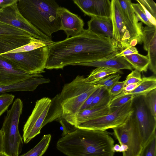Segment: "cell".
Wrapping results in <instances>:
<instances>
[{
	"label": "cell",
	"instance_id": "836d02e7",
	"mask_svg": "<svg viewBox=\"0 0 156 156\" xmlns=\"http://www.w3.org/2000/svg\"><path fill=\"white\" fill-rule=\"evenodd\" d=\"M131 6L138 21H141L142 23H144L149 27H155L149 22L143 8L139 4L132 3Z\"/></svg>",
	"mask_w": 156,
	"mask_h": 156
},
{
	"label": "cell",
	"instance_id": "5b68a950",
	"mask_svg": "<svg viewBox=\"0 0 156 156\" xmlns=\"http://www.w3.org/2000/svg\"><path fill=\"white\" fill-rule=\"evenodd\" d=\"M23 105L22 101L16 98L11 108L7 110L2 128L4 153L9 156H19L23 145L18 126Z\"/></svg>",
	"mask_w": 156,
	"mask_h": 156
},
{
	"label": "cell",
	"instance_id": "6da1fadb",
	"mask_svg": "<svg viewBox=\"0 0 156 156\" xmlns=\"http://www.w3.org/2000/svg\"><path fill=\"white\" fill-rule=\"evenodd\" d=\"M112 38L84 29L80 34L54 42L49 46L45 69H63L66 66L108 58L119 52Z\"/></svg>",
	"mask_w": 156,
	"mask_h": 156
},
{
	"label": "cell",
	"instance_id": "5bb4252c",
	"mask_svg": "<svg viewBox=\"0 0 156 156\" xmlns=\"http://www.w3.org/2000/svg\"><path fill=\"white\" fill-rule=\"evenodd\" d=\"M123 19L131 36L130 46L134 47L142 43V23L138 21L131 6L130 0H118Z\"/></svg>",
	"mask_w": 156,
	"mask_h": 156
},
{
	"label": "cell",
	"instance_id": "d6986e66",
	"mask_svg": "<svg viewBox=\"0 0 156 156\" xmlns=\"http://www.w3.org/2000/svg\"><path fill=\"white\" fill-rule=\"evenodd\" d=\"M50 82L49 79L44 78L43 76L32 77L15 84L0 86V94L9 92L33 91L40 84Z\"/></svg>",
	"mask_w": 156,
	"mask_h": 156
},
{
	"label": "cell",
	"instance_id": "2e32d148",
	"mask_svg": "<svg viewBox=\"0 0 156 156\" xmlns=\"http://www.w3.org/2000/svg\"><path fill=\"white\" fill-rule=\"evenodd\" d=\"M85 15L90 17L111 18V2L109 0H73Z\"/></svg>",
	"mask_w": 156,
	"mask_h": 156
},
{
	"label": "cell",
	"instance_id": "9c48e42d",
	"mask_svg": "<svg viewBox=\"0 0 156 156\" xmlns=\"http://www.w3.org/2000/svg\"><path fill=\"white\" fill-rule=\"evenodd\" d=\"M18 0L0 7V21L23 30L38 39L53 42L51 38L46 36L30 23L20 12Z\"/></svg>",
	"mask_w": 156,
	"mask_h": 156
},
{
	"label": "cell",
	"instance_id": "e575fe53",
	"mask_svg": "<svg viewBox=\"0 0 156 156\" xmlns=\"http://www.w3.org/2000/svg\"><path fill=\"white\" fill-rule=\"evenodd\" d=\"M15 96L12 94L4 93L0 95V117L13 102Z\"/></svg>",
	"mask_w": 156,
	"mask_h": 156
},
{
	"label": "cell",
	"instance_id": "3957f363",
	"mask_svg": "<svg viewBox=\"0 0 156 156\" xmlns=\"http://www.w3.org/2000/svg\"><path fill=\"white\" fill-rule=\"evenodd\" d=\"M17 5L24 17L46 36L51 38L53 33L60 30V6L55 1L18 0Z\"/></svg>",
	"mask_w": 156,
	"mask_h": 156
},
{
	"label": "cell",
	"instance_id": "7c38bea8",
	"mask_svg": "<svg viewBox=\"0 0 156 156\" xmlns=\"http://www.w3.org/2000/svg\"><path fill=\"white\" fill-rule=\"evenodd\" d=\"M33 37L23 30L0 21V55L28 44Z\"/></svg>",
	"mask_w": 156,
	"mask_h": 156
},
{
	"label": "cell",
	"instance_id": "ee69618b",
	"mask_svg": "<svg viewBox=\"0 0 156 156\" xmlns=\"http://www.w3.org/2000/svg\"><path fill=\"white\" fill-rule=\"evenodd\" d=\"M0 152H4L3 147V133L1 129L0 130Z\"/></svg>",
	"mask_w": 156,
	"mask_h": 156
},
{
	"label": "cell",
	"instance_id": "ab89813d",
	"mask_svg": "<svg viewBox=\"0 0 156 156\" xmlns=\"http://www.w3.org/2000/svg\"><path fill=\"white\" fill-rule=\"evenodd\" d=\"M137 53H138V51L136 48L134 47L129 46L117 54L116 56L118 57H124L126 55Z\"/></svg>",
	"mask_w": 156,
	"mask_h": 156
},
{
	"label": "cell",
	"instance_id": "f35d334b",
	"mask_svg": "<svg viewBox=\"0 0 156 156\" xmlns=\"http://www.w3.org/2000/svg\"><path fill=\"white\" fill-rule=\"evenodd\" d=\"M57 121L59 122L63 127V132L62 134V136L73 131L77 128L75 126L67 122L62 117Z\"/></svg>",
	"mask_w": 156,
	"mask_h": 156
},
{
	"label": "cell",
	"instance_id": "f546056e",
	"mask_svg": "<svg viewBox=\"0 0 156 156\" xmlns=\"http://www.w3.org/2000/svg\"><path fill=\"white\" fill-rule=\"evenodd\" d=\"M134 96L132 94H125L122 92L114 97L108 104L111 112L119 108L133 99Z\"/></svg>",
	"mask_w": 156,
	"mask_h": 156
},
{
	"label": "cell",
	"instance_id": "ba28073f",
	"mask_svg": "<svg viewBox=\"0 0 156 156\" xmlns=\"http://www.w3.org/2000/svg\"><path fill=\"white\" fill-rule=\"evenodd\" d=\"M132 100L109 113L82 123L76 128L105 131L118 127L124 124L132 113Z\"/></svg>",
	"mask_w": 156,
	"mask_h": 156
},
{
	"label": "cell",
	"instance_id": "f6af8a7d",
	"mask_svg": "<svg viewBox=\"0 0 156 156\" xmlns=\"http://www.w3.org/2000/svg\"><path fill=\"white\" fill-rule=\"evenodd\" d=\"M15 0H0V7L5 6L13 2Z\"/></svg>",
	"mask_w": 156,
	"mask_h": 156
},
{
	"label": "cell",
	"instance_id": "d6a6232c",
	"mask_svg": "<svg viewBox=\"0 0 156 156\" xmlns=\"http://www.w3.org/2000/svg\"><path fill=\"white\" fill-rule=\"evenodd\" d=\"M145 103L154 118L156 119V89L144 96Z\"/></svg>",
	"mask_w": 156,
	"mask_h": 156
},
{
	"label": "cell",
	"instance_id": "30bf717a",
	"mask_svg": "<svg viewBox=\"0 0 156 156\" xmlns=\"http://www.w3.org/2000/svg\"><path fill=\"white\" fill-rule=\"evenodd\" d=\"M132 107L143 138L144 146L156 132V119L147 106L144 95L135 97L132 100Z\"/></svg>",
	"mask_w": 156,
	"mask_h": 156
},
{
	"label": "cell",
	"instance_id": "4fadbf2b",
	"mask_svg": "<svg viewBox=\"0 0 156 156\" xmlns=\"http://www.w3.org/2000/svg\"><path fill=\"white\" fill-rule=\"evenodd\" d=\"M111 2L113 38L117 42L119 48L124 49L130 46L131 36L123 19L118 0H112Z\"/></svg>",
	"mask_w": 156,
	"mask_h": 156
},
{
	"label": "cell",
	"instance_id": "52a82bcc",
	"mask_svg": "<svg viewBox=\"0 0 156 156\" xmlns=\"http://www.w3.org/2000/svg\"><path fill=\"white\" fill-rule=\"evenodd\" d=\"M49 46L27 52L5 54L0 55L19 69L30 74L45 72Z\"/></svg>",
	"mask_w": 156,
	"mask_h": 156
},
{
	"label": "cell",
	"instance_id": "d4e9b609",
	"mask_svg": "<svg viewBox=\"0 0 156 156\" xmlns=\"http://www.w3.org/2000/svg\"><path fill=\"white\" fill-rule=\"evenodd\" d=\"M62 107L57 94L52 99L47 116L43 124V127L48 123L57 121L62 117Z\"/></svg>",
	"mask_w": 156,
	"mask_h": 156
},
{
	"label": "cell",
	"instance_id": "60d3db41",
	"mask_svg": "<svg viewBox=\"0 0 156 156\" xmlns=\"http://www.w3.org/2000/svg\"><path fill=\"white\" fill-rule=\"evenodd\" d=\"M100 87L95 90L87 98L83 105L80 110L88 108L89 107L92 103L94 98L99 92Z\"/></svg>",
	"mask_w": 156,
	"mask_h": 156
},
{
	"label": "cell",
	"instance_id": "ac0fdd59",
	"mask_svg": "<svg viewBox=\"0 0 156 156\" xmlns=\"http://www.w3.org/2000/svg\"><path fill=\"white\" fill-rule=\"evenodd\" d=\"M144 48L147 51L149 60L148 68L156 74V27L146 26L142 30Z\"/></svg>",
	"mask_w": 156,
	"mask_h": 156
},
{
	"label": "cell",
	"instance_id": "74e56055",
	"mask_svg": "<svg viewBox=\"0 0 156 156\" xmlns=\"http://www.w3.org/2000/svg\"><path fill=\"white\" fill-rule=\"evenodd\" d=\"M125 81L117 82L108 90L109 94L113 97L121 93L124 87Z\"/></svg>",
	"mask_w": 156,
	"mask_h": 156
},
{
	"label": "cell",
	"instance_id": "d590c367",
	"mask_svg": "<svg viewBox=\"0 0 156 156\" xmlns=\"http://www.w3.org/2000/svg\"><path fill=\"white\" fill-rule=\"evenodd\" d=\"M142 80L141 72L136 69L133 70L126 77L124 86L129 84L140 82Z\"/></svg>",
	"mask_w": 156,
	"mask_h": 156
},
{
	"label": "cell",
	"instance_id": "484cf974",
	"mask_svg": "<svg viewBox=\"0 0 156 156\" xmlns=\"http://www.w3.org/2000/svg\"><path fill=\"white\" fill-rule=\"evenodd\" d=\"M120 72V70L110 67H97L86 77L87 80L89 82L95 83L109 75L117 73Z\"/></svg>",
	"mask_w": 156,
	"mask_h": 156
},
{
	"label": "cell",
	"instance_id": "f1b7e54d",
	"mask_svg": "<svg viewBox=\"0 0 156 156\" xmlns=\"http://www.w3.org/2000/svg\"><path fill=\"white\" fill-rule=\"evenodd\" d=\"M113 97L105 88L100 87L99 92L88 108L102 107L108 105Z\"/></svg>",
	"mask_w": 156,
	"mask_h": 156
},
{
	"label": "cell",
	"instance_id": "4316f807",
	"mask_svg": "<svg viewBox=\"0 0 156 156\" xmlns=\"http://www.w3.org/2000/svg\"><path fill=\"white\" fill-rule=\"evenodd\" d=\"M51 138L50 134L44 135L40 141L33 148L20 156H42L47 149Z\"/></svg>",
	"mask_w": 156,
	"mask_h": 156
},
{
	"label": "cell",
	"instance_id": "8992f818",
	"mask_svg": "<svg viewBox=\"0 0 156 156\" xmlns=\"http://www.w3.org/2000/svg\"><path fill=\"white\" fill-rule=\"evenodd\" d=\"M113 129L120 144L119 152H122L123 156H140L143 140L133 112L124 124Z\"/></svg>",
	"mask_w": 156,
	"mask_h": 156
},
{
	"label": "cell",
	"instance_id": "ffe728a7",
	"mask_svg": "<svg viewBox=\"0 0 156 156\" xmlns=\"http://www.w3.org/2000/svg\"><path fill=\"white\" fill-rule=\"evenodd\" d=\"M87 25L89 31L98 35L113 38V25L111 18L91 17Z\"/></svg>",
	"mask_w": 156,
	"mask_h": 156
},
{
	"label": "cell",
	"instance_id": "b9f144b4",
	"mask_svg": "<svg viewBox=\"0 0 156 156\" xmlns=\"http://www.w3.org/2000/svg\"><path fill=\"white\" fill-rule=\"evenodd\" d=\"M140 82L136 83L130 84L125 86L123 88L122 92L125 94H128L129 93L134 90L137 87Z\"/></svg>",
	"mask_w": 156,
	"mask_h": 156
},
{
	"label": "cell",
	"instance_id": "277c9868",
	"mask_svg": "<svg viewBox=\"0 0 156 156\" xmlns=\"http://www.w3.org/2000/svg\"><path fill=\"white\" fill-rule=\"evenodd\" d=\"M99 87L95 83L88 82L83 75H78L65 84L57 94L62 108V118L76 127V115L87 98Z\"/></svg>",
	"mask_w": 156,
	"mask_h": 156
},
{
	"label": "cell",
	"instance_id": "7dc6e473",
	"mask_svg": "<svg viewBox=\"0 0 156 156\" xmlns=\"http://www.w3.org/2000/svg\"><path fill=\"white\" fill-rule=\"evenodd\" d=\"M19 155V156H20ZM0 156H9L4 152H0Z\"/></svg>",
	"mask_w": 156,
	"mask_h": 156
},
{
	"label": "cell",
	"instance_id": "8d00e7d4",
	"mask_svg": "<svg viewBox=\"0 0 156 156\" xmlns=\"http://www.w3.org/2000/svg\"><path fill=\"white\" fill-rule=\"evenodd\" d=\"M139 4L142 5L153 16L156 18V4L152 0H136Z\"/></svg>",
	"mask_w": 156,
	"mask_h": 156
},
{
	"label": "cell",
	"instance_id": "603a6c76",
	"mask_svg": "<svg viewBox=\"0 0 156 156\" xmlns=\"http://www.w3.org/2000/svg\"><path fill=\"white\" fill-rule=\"evenodd\" d=\"M123 57L135 69L140 72L147 71L149 64V60L147 55L137 53Z\"/></svg>",
	"mask_w": 156,
	"mask_h": 156
},
{
	"label": "cell",
	"instance_id": "7bdbcfd3",
	"mask_svg": "<svg viewBox=\"0 0 156 156\" xmlns=\"http://www.w3.org/2000/svg\"><path fill=\"white\" fill-rule=\"evenodd\" d=\"M143 8L145 14L149 22L154 26L156 27V20L153 16L142 5L140 4Z\"/></svg>",
	"mask_w": 156,
	"mask_h": 156
},
{
	"label": "cell",
	"instance_id": "7a4b0ae2",
	"mask_svg": "<svg viewBox=\"0 0 156 156\" xmlns=\"http://www.w3.org/2000/svg\"><path fill=\"white\" fill-rule=\"evenodd\" d=\"M114 144L106 131L77 128L60 138L56 146L67 156H114Z\"/></svg>",
	"mask_w": 156,
	"mask_h": 156
},
{
	"label": "cell",
	"instance_id": "1f68e13d",
	"mask_svg": "<svg viewBox=\"0 0 156 156\" xmlns=\"http://www.w3.org/2000/svg\"><path fill=\"white\" fill-rule=\"evenodd\" d=\"M119 74H114L109 75L95 83L99 87H103L108 91L113 86L121 77Z\"/></svg>",
	"mask_w": 156,
	"mask_h": 156
},
{
	"label": "cell",
	"instance_id": "44dd1931",
	"mask_svg": "<svg viewBox=\"0 0 156 156\" xmlns=\"http://www.w3.org/2000/svg\"><path fill=\"white\" fill-rule=\"evenodd\" d=\"M73 66H81L96 68L100 67H108L120 70L123 69L132 70L133 69L132 66L123 57H118L116 56V55L108 58L89 63L76 64Z\"/></svg>",
	"mask_w": 156,
	"mask_h": 156
},
{
	"label": "cell",
	"instance_id": "bcb514c9",
	"mask_svg": "<svg viewBox=\"0 0 156 156\" xmlns=\"http://www.w3.org/2000/svg\"><path fill=\"white\" fill-rule=\"evenodd\" d=\"M120 147V146L118 144H116L115 145H114L113 148V150L114 152H119Z\"/></svg>",
	"mask_w": 156,
	"mask_h": 156
},
{
	"label": "cell",
	"instance_id": "8fae6325",
	"mask_svg": "<svg viewBox=\"0 0 156 156\" xmlns=\"http://www.w3.org/2000/svg\"><path fill=\"white\" fill-rule=\"evenodd\" d=\"M51 103V99L47 97L43 98L36 101L35 107L23 126V138L25 143H28L41 133Z\"/></svg>",
	"mask_w": 156,
	"mask_h": 156
},
{
	"label": "cell",
	"instance_id": "cb8c5ba5",
	"mask_svg": "<svg viewBox=\"0 0 156 156\" xmlns=\"http://www.w3.org/2000/svg\"><path fill=\"white\" fill-rule=\"evenodd\" d=\"M155 89H156L155 76H144L142 77V81L137 87L128 94H133L134 97L140 95L144 96Z\"/></svg>",
	"mask_w": 156,
	"mask_h": 156
},
{
	"label": "cell",
	"instance_id": "83f0119b",
	"mask_svg": "<svg viewBox=\"0 0 156 156\" xmlns=\"http://www.w3.org/2000/svg\"><path fill=\"white\" fill-rule=\"evenodd\" d=\"M54 42V41L49 42L37 39L33 37L30 42L28 44L7 52L5 54L30 51L43 47L47 46H50Z\"/></svg>",
	"mask_w": 156,
	"mask_h": 156
},
{
	"label": "cell",
	"instance_id": "4dcf8cb0",
	"mask_svg": "<svg viewBox=\"0 0 156 156\" xmlns=\"http://www.w3.org/2000/svg\"><path fill=\"white\" fill-rule=\"evenodd\" d=\"M140 156H156V132L144 145Z\"/></svg>",
	"mask_w": 156,
	"mask_h": 156
},
{
	"label": "cell",
	"instance_id": "9a60e30c",
	"mask_svg": "<svg viewBox=\"0 0 156 156\" xmlns=\"http://www.w3.org/2000/svg\"><path fill=\"white\" fill-rule=\"evenodd\" d=\"M43 76L40 74L27 73L0 55V86L12 85L32 77Z\"/></svg>",
	"mask_w": 156,
	"mask_h": 156
},
{
	"label": "cell",
	"instance_id": "7402d4cb",
	"mask_svg": "<svg viewBox=\"0 0 156 156\" xmlns=\"http://www.w3.org/2000/svg\"><path fill=\"white\" fill-rule=\"evenodd\" d=\"M110 112L111 110L108 105L81 110L76 117V127L82 123L96 119Z\"/></svg>",
	"mask_w": 156,
	"mask_h": 156
},
{
	"label": "cell",
	"instance_id": "e0dca14e",
	"mask_svg": "<svg viewBox=\"0 0 156 156\" xmlns=\"http://www.w3.org/2000/svg\"><path fill=\"white\" fill-rule=\"evenodd\" d=\"M61 22L60 30L67 35L66 38L78 35L84 30V23L78 15L72 13L67 9L59 7L58 10Z\"/></svg>",
	"mask_w": 156,
	"mask_h": 156
}]
</instances>
